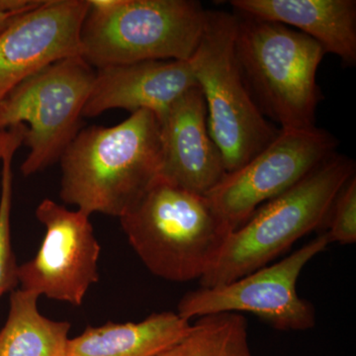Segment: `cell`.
<instances>
[{
	"label": "cell",
	"instance_id": "6da1fadb",
	"mask_svg": "<svg viewBox=\"0 0 356 356\" xmlns=\"http://www.w3.org/2000/svg\"><path fill=\"white\" fill-rule=\"evenodd\" d=\"M63 202L121 218L161 178L163 143L153 112L140 110L113 127L79 131L60 159Z\"/></svg>",
	"mask_w": 356,
	"mask_h": 356
},
{
	"label": "cell",
	"instance_id": "7a4b0ae2",
	"mask_svg": "<svg viewBox=\"0 0 356 356\" xmlns=\"http://www.w3.org/2000/svg\"><path fill=\"white\" fill-rule=\"evenodd\" d=\"M119 220L145 266L178 283L209 273L234 231L207 196L161 178Z\"/></svg>",
	"mask_w": 356,
	"mask_h": 356
},
{
	"label": "cell",
	"instance_id": "3957f363",
	"mask_svg": "<svg viewBox=\"0 0 356 356\" xmlns=\"http://www.w3.org/2000/svg\"><path fill=\"white\" fill-rule=\"evenodd\" d=\"M236 15V58L262 114L281 130L315 127L322 100L317 72L324 48L287 26Z\"/></svg>",
	"mask_w": 356,
	"mask_h": 356
},
{
	"label": "cell",
	"instance_id": "277c9868",
	"mask_svg": "<svg viewBox=\"0 0 356 356\" xmlns=\"http://www.w3.org/2000/svg\"><path fill=\"white\" fill-rule=\"evenodd\" d=\"M353 175L355 161L334 154L298 184L267 201L232 232L216 264L199 280L200 286L240 280L266 266L307 234L325 227L337 194Z\"/></svg>",
	"mask_w": 356,
	"mask_h": 356
},
{
	"label": "cell",
	"instance_id": "5b68a950",
	"mask_svg": "<svg viewBox=\"0 0 356 356\" xmlns=\"http://www.w3.org/2000/svg\"><path fill=\"white\" fill-rule=\"evenodd\" d=\"M81 57L96 69L145 60L187 62L207 10L193 0H88Z\"/></svg>",
	"mask_w": 356,
	"mask_h": 356
},
{
	"label": "cell",
	"instance_id": "8992f818",
	"mask_svg": "<svg viewBox=\"0 0 356 356\" xmlns=\"http://www.w3.org/2000/svg\"><path fill=\"white\" fill-rule=\"evenodd\" d=\"M236 13L207 10L202 38L188 60L227 173L245 165L280 131L262 114L243 79L236 54Z\"/></svg>",
	"mask_w": 356,
	"mask_h": 356
},
{
	"label": "cell",
	"instance_id": "52a82bcc",
	"mask_svg": "<svg viewBox=\"0 0 356 356\" xmlns=\"http://www.w3.org/2000/svg\"><path fill=\"white\" fill-rule=\"evenodd\" d=\"M96 70L81 56L57 60L27 77L0 100V130L25 126L24 177L57 163L81 131Z\"/></svg>",
	"mask_w": 356,
	"mask_h": 356
},
{
	"label": "cell",
	"instance_id": "ba28073f",
	"mask_svg": "<svg viewBox=\"0 0 356 356\" xmlns=\"http://www.w3.org/2000/svg\"><path fill=\"white\" fill-rule=\"evenodd\" d=\"M325 232L298 250L270 266H264L240 280L200 287L186 293L177 313L185 320L212 314L243 312L254 314L282 332H304L316 325L313 304L297 293V281L312 259L330 245Z\"/></svg>",
	"mask_w": 356,
	"mask_h": 356
},
{
	"label": "cell",
	"instance_id": "9c48e42d",
	"mask_svg": "<svg viewBox=\"0 0 356 356\" xmlns=\"http://www.w3.org/2000/svg\"><path fill=\"white\" fill-rule=\"evenodd\" d=\"M337 140L318 127L281 130L245 165L227 173L207 194L214 209L236 229L271 199L303 179L336 154Z\"/></svg>",
	"mask_w": 356,
	"mask_h": 356
},
{
	"label": "cell",
	"instance_id": "30bf717a",
	"mask_svg": "<svg viewBox=\"0 0 356 356\" xmlns=\"http://www.w3.org/2000/svg\"><path fill=\"white\" fill-rule=\"evenodd\" d=\"M35 214L46 233L36 255L19 266L21 289L70 305H83L86 293L99 280L102 248L90 216L51 199L42 200Z\"/></svg>",
	"mask_w": 356,
	"mask_h": 356
},
{
	"label": "cell",
	"instance_id": "8fae6325",
	"mask_svg": "<svg viewBox=\"0 0 356 356\" xmlns=\"http://www.w3.org/2000/svg\"><path fill=\"white\" fill-rule=\"evenodd\" d=\"M88 0H43L0 32V95L63 58L81 56Z\"/></svg>",
	"mask_w": 356,
	"mask_h": 356
},
{
	"label": "cell",
	"instance_id": "7c38bea8",
	"mask_svg": "<svg viewBox=\"0 0 356 356\" xmlns=\"http://www.w3.org/2000/svg\"><path fill=\"white\" fill-rule=\"evenodd\" d=\"M163 143L161 178L206 196L227 175L221 151L211 137L200 88L182 95L159 121Z\"/></svg>",
	"mask_w": 356,
	"mask_h": 356
},
{
	"label": "cell",
	"instance_id": "4fadbf2b",
	"mask_svg": "<svg viewBox=\"0 0 356 356\" xmlns=\"http://www.w3.org/2000/svg\"><path fill=\"white\" fill-rule=\"evenodd\" d=\"M198 84L188 60H156L96 69L83 117L95 118L112 109L131 114L153 112L159 121L187 91Z\"/></svg>",
	"mask_w": 356,
	"mask_h": 356
},
{
	"label": "cell",
	"instance_id": "5bb4252c",
	"mask_svg": "<svg viewBox=\"0 0 356 356\" xmlns=\"http://www.w3.org/2000/svg\"><path fill=\"white\" fill-rule=\"evenodd\" d=\"M241 15L297 28L346 67L356 63L355 0H233Z\"/></svg>",
	"mask_w": 356,
	"mask_h": 356
},
{
	"label": "cell",
	"instance_id": "9a60e30c",
	"mask_svg": "<svg viewBox=\"0 0 356 356\" xmlns=\"http://www.w3.org/2000/svg\"><path fill=\"white\" fill-rule=\"evenodd\" d=\"M191 327L175 312L154 313L138 323L89 325L70 339L67 356H158L178 343Z\"/></svg>",
	"mask_w": 356,
	"mask_h": 356
},
{
	"label": "cell",
	"instance_id": "2e32d148",
	"mask_svg": "<svg viewBox=\"0 0 356 356\" xmlns=\"http://www.w3.org/2000/svg\"><path fill=\"white\" fill-rule=\"evenodd\" d=\"M39 295L13 290L6 324L0 330V356H67L70 324L44 317Z\"/></svg>",
	"mask_w": 356,
	"mask_h": 356
},
{
	"label": "cell",
	"instance_id": "e0dca14e",
	"mask_svg": "<svg viewBox=\"0 0 356 356\" xmlns=\"http://www.w3.org/2000/svg\"><path fill=\"white\" fill-rule=\"evenodd\" d=\"M158 356H254L247 318L234 312L199 317L178 343Z\"/></svg>",
	"mask_w": 356,
	"mask_h": 356
},
{
	"label": "cell",
	"instance_id": "ac0fdd59",
	"mask_svg": "<svg viewBox=\"0 0 356 356\" xmlns=\"http://www.w3.org/2000/svg\"><path fill=\"white\" fill-rule=\"evenodd\" d=\"M13 156L2 159L1 191H0V297L13 292L19 284L15 254L11 238L13 209Z\"/></svg>",
	"mask_w": 356,
	"mask_h": 356
},
{
	"label": "cell",
	"instance_id": "d6986e66",
	"mask_svg": "<svg viewBox=\"0 0 356 356\" xmlns=\"http://www.w3.org/2000/svg\"><path fill=\"white\" fill-rule=\"evenodd\" d=\"M325 227L330 243L353 245L356 242V177L341 187L332 204Z\"/></svg>",
	"mask_w": 356,
	"mask_h": 356
},
{
	"label": "cell",
	"instance_id": "ffe728a7",
	"mask_svg": "<svg viewBox=\"0 0 356 356\" xmlns=\"http://www.w3.org/2000/svg\"><path fill=\"white\" fill-rule=\"evenodd\" d=\"M41 3L42 0H0V32L21 14Z\"/></svg>",
	"mask_w": 356,
	"mask_h": 356
},
{
	"label": "cell",
	"instance_id": "44dd1931",
	"mask_svg": "<svg viewBox=\"0 0 356 356\" xmlns=\"http://www.w3.org/2000/svg\"><path fill=\"white\" fill-rule=\"evenodd\" d=\"M6 95H0V100ZM25 126L20 125L16 127L0 130V159L7 156H14L16 151L23 144L24 139Z\"/></svg>",
	"mask_w": 356,
	"mask_h": 356
}]
</instances>
